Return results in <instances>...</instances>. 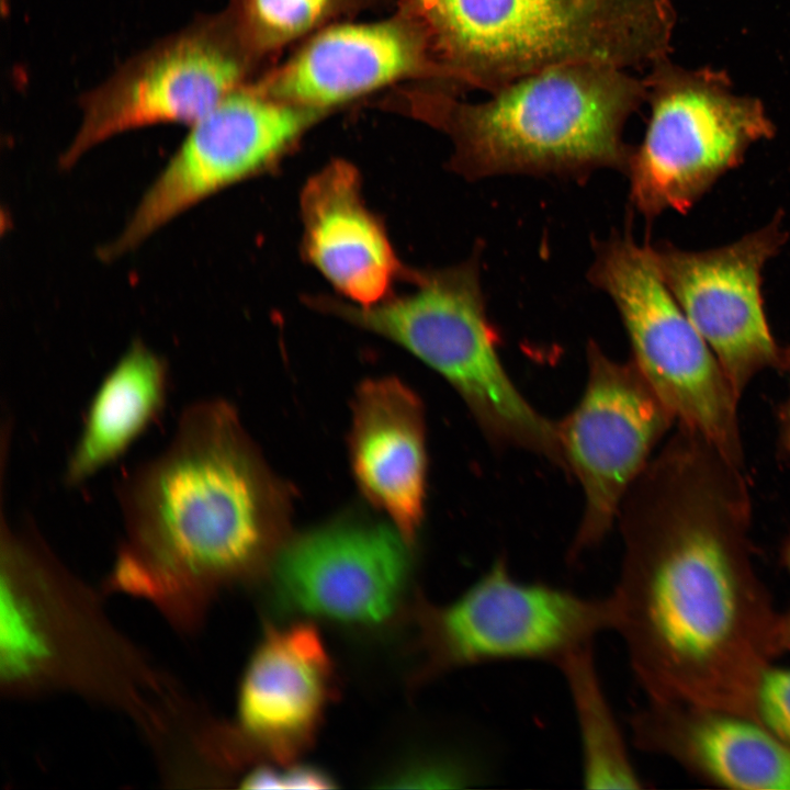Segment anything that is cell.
<instances>
[{
	"label": "cell",
	"mask_w": 790,
	"mask_h": 790,
	"mask_svg": "<svg viewBox=\"0 0 790 790\" xmlns=\"http://www.w3.org/2000/svg\"><path fill=\"white\" fill-rule=\"evenodd\" d=\"M787 239L779 212L764 227L722 247H653L665 283L738 397L758 373L782 368L783 348L765 314L761 274Z\"/></svg>",
	"instance_id": "11"
},
{
	"label": "cell",
	"mask_w": 790,
	"mask_h": 790,
	"mask_svg": "<svg viewBox=\"0 0 790 790\" xmlns=\"http://www.w3.org/2000/svg\"><path fill=\"white\" fill-rule=\"evenodd\" d=\"M301 214L307 260L358 305L385 300L403 268L362 200L356 168L337 160L312 177L301 195Z\"/></svg>",
	"instance_id": "17"
},
{
	"label": "cell",
	"mask_w": 790,
	"mask_h": 790,
	"mask_svg": "<svg viewBox=\"0 0 790 790\" xmlns=\"http://www.w3.org/2000/svg\"><path fill=\"white\" fill-rule=\"evenodd\" d=\"M408 545L391 524L338 521L287 540L271 568L280 602L340 623L375 625L395 612Z\"/></svg>",
	"instance_id": "12"
},
{
	"label": "cell",
	"mask_w": 790,
	"mask_h": 790,
	"mask_svg": "<svg viewBox=\"0 0 790 790\" xmlns=\"http://www.w3.org/2000/svg\"><path fill=\"white\" fill-rule=\"evenodd\" d=\"M589 278L614 302L632 360L676 424L744 467L740 397L665 283L653 247L630 236L612 237L597 247Z\"/></svg>",
	"instance_id": "7"
},
{
	"label": "cell",
	"mask_w": 790,
	"mask_h": 790,
	"mask_svg": "<svg viewBox=\"0 0 790 790\" xmlns=\"http://www.w3.org/2000/svg\"><path fill=\"white\" fill-rule=\"evenodd\" d=\"M427 675L504 661L563 658L613 629L610 597H586L516 578L495 561L463 594L420 608Z\"/></svg>",
	"instance_id": "8"
},
{
	"label": "cell",
	"mask_w": 790,
	"mask_h": 790,
	"mask_svg": "<svg viewBox=\"0 0 790 790\" xmlns=\"http://www.w3.org/2000/svg\"><path fill=\"white\" fill-rule=\"evenodd\" d=\"M479 103L443 102L432 122L455 145L450 167L466 179L627 171L628 117L647 99L646 78L600 64H567L516 79Z\"/></svg>",
	"instance_id": "3"
},
{
	"label": "cell",
	"mask_w": 790,
	"mask_h": 790,
	"mask_svg": "<svg viewBox=\"0 0 790 790\" xmlns=\"http://www.w3.org/2000/svg\"><path fill=\"white\" fill-rule=\"evenodd\" d=\"M332 693V662L316 629L271 627L240 682L238 733L271 758L292 759L316 736Z\"/></svg>",
	"instance_id": "15"
},
{
	"label": "cell",
	"mask_w": 790,
	"mask_h": 790,
	"mask_svg": "<svg viewBox=\"0 0 790 790\" xmlns=\"http://www.w3.org/2000/svg\"><path fill=\"white\" fill-rule=\"evenodd\" d=\"M556 667L563 675L574 709L585 787L642 788V779L598 676L592 645L572 652Z\"/></svg>",
	"instance_id": "20"
},
{
	"label": "cell",
	"mask_w": 790,
	"mask_h": 790,
	"mask_svg": "<svg viewBox=\"0 0 790 790\" xmlns=\"http://www.w3.org/2000/svg\"><path fill=\"white\" fill-rule=\"evenodd\" d=\"M120 503L114 587L184 621L216 588L271 567L287 541L289 492L221 399L185 408L168 447L122 484Z\"/></svg>",
	"instance_id": "2"
},
{
	"label": "cell",
	"mask_w": 790,
	"mask_h": 790,
	"mask_svg": "<svg viewBox=\"0 0 790 790\" xmlns=\"http://www.w3.org/2000/svg\"><path fill=\"white\" fill-rule=\"evenodd\" d=\"M332 778L316 767L291 765L275 768L260 767L248 774L242 780L246 789H329Z\"/></svg>",
	"instance_id": "23"
},
{
	"label": "cell",
	"mask_w": 790,
	"mask_h": 790,
	"mask_svg": "<svg viewBox=\"0 0 790 790\" xmlns=\"http://www.w3.org/2000/svg\"><path fill=\"white\" fill-rule=\"evenodd\" d=\"M753 716L790 747V667L771 663L758 684Z\"/></svg>",
	"instance_id": "22"
},
{
	"label": "cell",
	"mask_w": 790,
	"mask_h": 790,
	"mask_svg": "<svg viewBox=\"0 0 790 790\" xmlns=\"http://www.w3.org/2000/svg\"><path fill=\"white\" fill-rule=\"evenodd\" d=\"M588 375L577 406L557 422L566 470L584 493V514L571 556L598 544L659 439L676 422L633 360L587 349Z\"/></svg>",
	"instance_id": "9"
},
{
	"label": "cell",
	"mask_w": 790,
	"mask_h": 790,
	"mask_svg": "<svg viewBox=\"0 0 790 790\" xmlns=\"http://www.w3.org/2000/svg\"><path fill=\"white\" fill-rule=\"evenodd\" d=\"M646 82L651 117L625 171L631 203L646 219L667 210L687 213L753 144L776 132L763 103L735 93L719 71L664 58Z\"/></svg>",
	"instance_id": "6"
},
{
	"label": "cell",
	"mask_w": 790,
	"mask_h": 790,
	"mask_svg": "<svg viewBox=\"0 0 790 790\" xmlns=\"http://www.w3.org/2000/svg\"><path fill=\"white\" fill-rule=\"evenodd\" d=\"M630 722L636 747L673 760L703 782L790 790V747L754 716L706 704L647 700Z\"/></svg>",
	"instance_id": "14"
},
{
	"label": "cell",
	"mask_w": 790,
	"mask_h": 790,
	"mask_svg": "<svg viewBox=\"0 0 790 790\" xmlns=\"http://www.w3.org/2000/svg\"><path fill=\"white\" fill-rule=\"evenodd\" d=\"M782 371L787 372L790 377V346L783 348ZM790 386V385H789ZM779 424V448L785 456L790 458V387L789 394L780 406L778 413Z\"/></svg>",
	"instance_id": "24"
},
{
	"label": "cell",
	"mask_w": 790,
	"mask_h": 790,
	"mask_svg": "<svg viewBox=\"0 0 790 790\" xmlns=\"http://www.w3.org/2000/svg\"><path fill=\"white\" fill-rule=\"evenodd\" d=\"M450 76L490 92L567 64L666 58L669 0H403Z\"/></svg>",
	"instance_id": "4"
},
{
	"label": "cell",
	"mask_w": 790,
	"mask_h": 790,
	"mask_svg": "<svg viewBox=\"0 0 790 790\" xmlns=\"http://www.w3.org/2000/svg\"><path fill=\"white\" fill-rule=\"evenodd\" d=\"M421 64V46L395 24L336 26L282 68L264 95L318 109L384 86Z\"/></svg>",
	"instance_id": "18"
},
{
	"label": "cell",
	"mask_w": 790,
	"mask_h": 790,
	"mask_svg": "<svg viewBox=\"0 0 790 790\" xmlns=\"http://www.w3.org/2000/svg\"><path fill=\"white\" fill-rule=\"evenodd\" d=\"M743 469L677 426L622 503L612 630L647 700L753 716L760 678L780 656V610L753 561Z\"/></svg>",
	"instance_id": "1"
},
{
	"label": "cell",
	"mask_w": 790,
	"mask_h": 790,
	"mask_svg": "<svg viewBox=\"0 0 790 790\" xmlns=\"http://www.w3.org/2000/svg\"><path fill=\"white\" fill-rule=\"evenodd\" d=\"M781 563L790 578V535L785 540L781 552ZM778 650L780 656L790 653V603L780 610L778 623Z\"/></svg>",
	"instance_id": "25"
},
{
	"label": "cell",
	"mask_w": 790,
	"mask_h": 790,
	"mask_svg": "<svg viewBox=\"0 0 790 790\" xmlns=\"http://www.w3.org/2000/svg\"><path fill=\"white\" fill-rule=\"evenodd\" d=\"M166 361L134 341L93 396L66 469L78 485L119 459L156 420L167 395Z\"/></svg>",
	"instance_id": "19"
},
{
	"label": "cell",
	"mask_w": 790,
	"mask_h": 790,
	"mask_svg": "<svg viewBox=\"0 0 790 790\" xmlns=\"http://www.w3.org/2000/svg\"><path fill=\"white\" fill-rule=\"evenodd\" d=\"M238 60L211 36L194 34L149 54L99 90L61 167H70L100 142L155 123L193 124L233 91Z\"/></svg>",
	"instance_id": "13"
},
{
	"label": "cell",
	"mask_w": 790,
	"mask_h": 790,
	"mask_svg": "<svg viewBox=\"0 0 790 790\" xmlns=\"http://www.w3.org/2000/svg\"><path fill=\"white\" fill-rule=\"evenodd\" d=\"M317 109L229 92L196 120L104 259L133 249L183 211L268 167L315 121Z\"/></svg>",
	"instance_id": "10"
},
{
	"label": "cell",
	"mask_w": 790,
	"mask_h": 790,
	"mask_svg": "<svg viewBox=\"0 0 790 790\" xmlns=\"http://www.w3.org/2000/svg\"><path fill=\"white\" fill-rule=\"evenodd\" d=\"M335 0H248L247 16L262 45H276L311 30Z\"/></svg>",
	"instance_id": "21"
},
{
	"label": "cell",
	"mask_w": 790,
	"mask_h": 790,
	"mask_svg": "<svg viewBox=\"0 0 790 790\" xmlns=\"http://www.w3.org/2000/svg\"><path fill=\"white\" fill-rule=\"evenodd\" d=\"M416 289L373 305L329 297L314 305L385 337L437 371L462 397L486 438L565 469L557 422L517 390L498 356L499 337L485 308L477 256L441 270L413 273Z\"/></svg>",
	"instance_id": "5"
},
{
	"label": "cell",
	"mask_w": 790,
	"mask_h": 790,
	"mask_svg": "<svg viewBox=\"0 0 790 790\" xmlns=\"http://www.w3.org/2000/svg\"><path fill=\"white\" fill-rule=\"evenodd\" d=\"M420 399L395 377L358 388L349 438L351 466L362 494L411 544L421 526L427 454Z\"/></svg>",
	"instance_id": "16"
}]
</instances>
